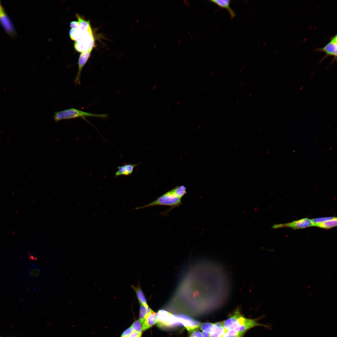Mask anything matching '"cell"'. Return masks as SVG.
<instances>
[{
  "label": "cell",
  "mask_w": 337,
  "mask_h": 337,
  "mask_svg": "<svg viewBox=\"0 0 337 337\" xmlns=\"http://www.w3.org/2000/svg\"><path fill=\"white\" fill-rule=\"evenodd\" d=\"M337 217H335L333 219L325 221L322 222L314 223V226L319 227L328 229L337 226Z\"/></svg>",
  "instance_id": "7c38bea8"
},
{
  "label": "cell",
  "mask_w": 337,
  "mask_h": 337,
  "mask_svg": "<svg viewBox=\"0 0 337 337\" xmlns=\"http://www.w3.org/2000/svg\"></svg>",
  "instance_id": "484cf974"
},
{
  "label": "cell",
  "mask_w": 337,
  "mask_h": 337,
  "mask_svg": "<svg viewBox=\"0 0 337 337\" xmlns=\"http://www.w3.org/2000/svg\"><path fill=\"white\" fill-rule=\"evenodd\" d=\"M189 337H204L202 333L199 330H195L191 334Z\"/></svg>",
  "instance_id": "7402d4cb"
},
{
  "label": "cell",
  "mask_w": 337,
  "mask_h": 337,
  "mask_svg": "<svg viewBox=\"0 0 337 337\" xmlns=\"http://www.w3.org/2000/svg\"><path fill=\"white\" fill-rule=\"evenodd\" d=\"M70 26L72 29L80 30V26L78 22L76 21L71 22L70 23Z\"/></svg>",
  "instance_id": "ffe728a7"
},
{
  "label": "cell",
  "mask_w": 337,
  "mask_h": 337,
  "mask_svg": "<svg viewBox=\"0 0 337 337\" xmlns=\"http://www.w3.org/2000/svg\"><path fill=\"white\" fill-rule=\"evenodd\" d=\"M140 164H125L121 166L117 167L118 170L115 173V177L121 175L128 176L131 174L133 172L134 168Z\"/></svg>",
  "instance_id": "9c48e42d"
},
{
  "label": "cell",
  "mask_w": 337,
  "mask_h": 337,
  "mask_svg": "<svg viewBox=\"0 0 337 337\" xmlns=\"http://www.w3.org/2000/svg\"><path fill=\"white\" fill-rule=\"evenodd\" d=\"M40 269L33 265L29 269L28 274L31 276H37L39 274Z\"/></svg>",
  "instance_id": "ac0fdd59"
},
{
  "label": "cell",
  "mask_w": 337,
  "mask_h": 337,
  "mask_svg": "<svg viewBox=\"0 0 337 337\" xmlns=\"http://www.w3.org/2000/svg\"><path fill=\"white\" fill-rule=\"evenodd\" d=\"M0 337H2L0 336Z\"/></svg>",
  "instance_id": "4316f807"
},
{
  "label": "cell",
  "mask_w": 337,
  "mask_h": 337,
  "mask_svg": "<svg viewBox=\"0 0 337 337\" xmlns=\"http://www.w3.org/2000/svg\"><path fill=\"white\" fill-rule=\"evenodd\" d=\"M224 327L229 330L246 332L251 329L257 326L266 325L259 323L256 320L248 318L241 314L240 310L236 309L227 318L222 321Z\"/></svg>",
  "instance_id": "6da1fadb"
},
{
  "label": "cell",
  "mask_w": 337,
  "mask_h": 337,
  "mask_svg": "<svg viewBox=\"0 0 337 337\" xmlns=\"http://www.w3.org/2000/svg\"><path fill=\"white\" fill-rule=\"evenodd\" d=\"M153 311L149 307L148 305H140L139 311V321L141 324L142 323L145 316L149 313Z\"/></svg>",
  "instance_id": "9a60e30c"
},
{
  "label": "cell",
  "mask_w": 337,
  "mask_h": 337,
  "mask_svg": "<svg viewBox=\"0 0 337 337\" xmlns=\"http://www.w3.org/2000/svg\"><path fill=\"white\" fill-rule=\"evenodd\" d=\"M139 320L135 321L130 326L133 331L142 333V325Z\"/></svg>",
  "instance_id": "e0dca14e"
},
{
  "label": "cell",
  "mask_w": 337,
  "mask_h": 337,
  "mask_svg": "<svg viewBox=\"0 0 337 337\" xmlns=\"http://www.w3.org/2000/svg\"><path fill=\"white\" fill-rule=\"evenodd\" d=\"M142 333H139L136 331L133 332L127 337H141Z\"/></svg>",
  "instance_id": "603a6c76"
},
{
  "label": "cell",
  "mask_w": 337,
  "mask_h": 337,
  "mask_svg": "<svg viewBox=\"0 0 337 337\" xmlns=\"http://www.w3.org/2000/svg\"><path fill=\"white\" fill-rule=\"evenodd\" d=\"M108 116L106 114H95L84 111L74 108H71L61 111L55 112L53 118L56 122L61 120L76 118H81L87 120L86 117H93L105 118Z\"/></svg>",
  "instance_id": "3957f363"
},
{
  "label": "cell",
  "mask_w": 337,
  "mask_h": 337,
  "mask_svg": "<svg viewBox=\"0 0 337 337\" xmlns=\"http://www.w3.org/2000/svg\"><path fill=\"white\" fill-rule=\"evenodd\" d=\"M91 51L83 52L81 53L80 55L78 62V70L74 80L75 85L81 84V71L83 67L89 58Z\"/></svg>",
  "instance_id": "52a82bcc"
},
{
  "label": "cell",
  "mask_w": 337,
  "mask_h": 337,
  "mask_svg": "<svg viewBox=\"0 0 337 337\" xmlns=\"http://www.w3.org/2000/svg\"><path fill=\"white\" fill-rule=\"evenodd\" d=\"M330 41L323 47L318 48L315 50L317 52H322L325 53V55L321 60L322 61L329 56L333 57L332 60L336 61L337 56V34L330 38Z\"/></svg>",
  "instance_id": "277c9868"
},
{
  "label": "cell",
  "mask_w": 337,
  "mask_h": 337,
  "mask_svg": "<svg viewBox=\"0 0 337 337\" xmlns=\"http://www.w3.org/2000/svg\"><path fill=\"white\" fill-rule=\"evenodd\" d=\"M210 1L217 5L219 8H225L228 11L231 18L233 19L236 16V13L230 6V0H211Z\"/></svg>",
  "instance_id": "8fae6325"
},
{
  "label": "cell",
  "mask_w": 337,
  "mask_h": 337,
  "mask_svg": "<svg viewBox=\"0 0 337 337\" xmlns=\"http://www.w3.org/2000/svg\"><path fill=\"white\" fill-rule=\"evenodd\" d=\"M172 189L175 194L181 198L187 193L186 188L183 185L177 186Z\"/></svg>",
  "instance_id": "2e32d148"
},
{
  "label": "cell",
  "mask_w": 337,
  "mask_h": 337,
  "mask_svg": "<svg viewBox=\"0 0 337 337\" xmlns=\"http://www.w3.org/2000/svg\"><path fill=\"white\" fill-rule=\"evenodd\" d=\"M313 226H314L313 223L311 219L307 218H305L290 222L274 224L272 226V228L277 229L283 227H290L296 229Z\"/></svg>",
  "instance_id": "5b68a950"
},
{
  "label": "cell",
  "mask_w": 337,
  "mask_h": 337,
  "mask_svg": "<svg viewBox=\"0 0 337 337\" xmlns=\"http://www.w3.org/2000/svg\"><path fill=\"white\" fill-rule=\"evenodd\" d=\"M335 217H325L315 218L311 220L313 224L322 222L333 219Z\"/></svg>",
  "instance_id": "d6986e66"
},
{
  "label": "cell",
  "mask_w": 337,
  "mask_h": 337,
  "mask_svg": "<svg viewBox=\"0 0 337 337\" xmlns=\"http://www.w3.org/2000/svg\"><path fill=\"white\" fill-rule=\"evenodd\" d=\"M76 16L80 26V30L84 31L91 28L89 21L85 20L78 14L76 13Z\"/></svg>",
  "instance_id": "5bb4252c"
},
{
  "label": "cell",
  "mask_w": 337,
  "mask_h": 337,
  "mask_svg": "<svg viewBox=\"0 0 337 337\" xmlns=\"http://www.w3.org/2000/svg\"><path fill=\"white\" fill-rule=\"evenodd\" d=\"M29 258L31 260H35V257L32 255H31Z\"/></svg>",
  "instance_id": "cb8c5ba5"
},
{
  "label": "cell",
  "mask_w": 337,
  "mask_h": 337,
  "mask_svg": "<svg viewBox=\"0 0 337 337\" xmlns=\"http://www.w3.org/2000/svg\"><path fill=\"white\" fill-rule=\"evenodd\" d=\"M133 331L131 327L125 330L122 334L120 337H127L131 334Z\"/></svg>",
  "instance_id": "44dd1931"
},
{
  "label": "cell",
  "mask_w": 337,
  "mask_h": 337,
  "mask_svg": "<svg viewBox=\"0 0 337 337\" xmlns=\"http://www.w3.org/2000/svg\"><path fill=\"white\" fill-rule=\"evenodd\" d=\"M226 331L222 321L209 323L206 332L210 334V337H224Z\"/></svg>",
  "instance_id": "8992f818"
},
{
  "label": "cell",
  "mask_w": 337,
  "mask_h": 337,
  "mask_svg": "<svg viewBox=\"0 0 337 337\" xmlns=\"http://www.w3.org/2000/svg\"><path fill=\"white\" fill-rule=\"evenodd\" d=\"M131 287L135 292L138 300L140 305H148L145 296L140 286L139 285L136 287L132 286Z\"/></svg>",
  "instance_id": "4fadbf2b"
},
{
  "label": "cell",
  "mask_w": 337,
  "mask_h": 337,
  "mask_svg": "<svg viewBox=\"0 0 337 337\" xmlns=\"http://www.w3.org/2000/svg\"><path fill=\"white\" fill-rule=\"evenodd\" d=\"M181 199L176 195L173 190L171 189L151 203L143 206L136 207L135 209L139 210L159 205L170 206L171 208L165 211V212H163L162 214L165 216L173 208L178 207L182 204Z\"/></svg>",
  "instance_id": "7a4b0ae2"
},
{
  "label": "cell",
  "mask_w": 337,
  "mask_h": 337,
  "mask_svg": "<svg viewBox=\"0 0 337 337\" xmlns=\"http://www.w3.org/2000/svg\"><path fill=\"white\" fill-rule=\"evenodd\" d=\"M2 7L1 6V5L0 4V9H2Z\"/></svg>",
  "instance_id": "d4e9b609"
},
{
  "label": "cell",
  "mask_w": 337,
  "mask_h": 337,
  "mask_svg": "<svg viewBox=\"0 0 337 337\" xmlns=\"http://www.w3.org/2000/svg\"><path fill=\"white\" fill-rule=\"evenodd\" d=\"M159 318L157 313L152 311L147 314L142 323V330H147L157 323Z\"/></svg>",
  "instance_id": "30bf717a"
},
{
  "label": "cell",
  "mask_w": 337,
  "mask_h": 337,
  "mask_svg": "<svg viewBox=\"0 0 337 337\" xmlns=\"http://www.w3.org/2000/svg\"><path fill=\"white\" fill-rule=\"evenodd\" d=\"M0 22L8 33L12 35L14 33L13 25L2 8L0 9Z\"/></svg>",
  "instance_id": "ba28073f"
}]
</instances>
